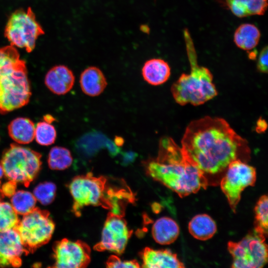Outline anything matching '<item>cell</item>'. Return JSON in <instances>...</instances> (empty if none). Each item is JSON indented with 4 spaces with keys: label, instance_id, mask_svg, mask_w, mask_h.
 Masks as SVG:
<instances>
[{
    "label": "cell",
    "instance_id": "obj_30",
    "mask_svg": "<svg viewBox=\"0 0 268 268\" xmlns=\"http://www.w3.org/2000/svg\"><path fill=\"white\" fill-rule=\"evenodd\" d=\"M108 268H139L140 266L135 260L122 261L118 257L112 255L109 257L106 263Z\"/></svg>",
    "mask_w": 268,
    "mask_h": 268
},
{
    "label": "cell",
    "instance_id": "obj_22",
    "mask_svg": "<svg viewBox=\"0 0 268 268\" xmlns=\"http://www.w3.org/2000/svg\"><path fill=\"white\" fill-rule=\"evenodd\" d=\"M260 37V32L256 26L245 23L240 25L236 30L234 35V41L239 48L249 51L257 46Z\"/></svg>",
    "mask_w": 268,
    "mask_h": 268
},
{
    "label": "cell",
    "instance_id": "obj_34",
    "mask_svg": "<svg viewBox=\"0 0 268 268\" xmlns=\"http://www.w3.org/2000/svg\"><path fill=\"white\" fill-rule=\"evenodd\" d=\"M267 124L264 120L260 118L259 120L258 121L257 124V130H259V132H264L267 128Z\"/></svg>",
    "mask_w": 268,
    "mask_h": 268
},
{
    "label": "cell",
    "instance_id": "obj_12",
    "mask_svg": "<svg viewBox=\"0 0 268 268\" xmlns=\"http://www.w3.org/2000/svg\"><path fill=\"white\" fill-rule=\"evenodd\" d=\"M53 250L56 268H83L90 262V248L82 241L64 239L57 242Z\"/></svg>",
    "mask_w": 268,
    "mask_h": 268
},
{
    "label": "cell",
    "instance_id": "obj_36",
    "mask_svg": "<svg viewBox=\"0 0 268 268\" xmlns=\"http://www.w3.org/2000/svg\"><path fill=\"white\" fill-rule=\"evenodd\" d=\"M3 175H4L3 171L0 164V180L2 178Z\"/></svg>",
    "mask_w": 268,
    "mask_h": 268
},
{
    "label": "cell",
    "instance_id": "obj_26",
    "mask_svg": "<svg viewBox=\"0 0 268 268\" xmlns=\"http://www.w3.org/2000/svg\"><path fill=\"white\" fill-rule=\"evenodd\" d=\"M19 221L11 203L0 200V231L15 229Z\"/></svg>",
    "mask_w": 268,
    "mask_h": 268
},
{
    "label": "cell",
    "instance_id": "obj_35",
    "mask_svg": "<svg viewBox=\"0 0 268 268\" xmlns=\"http://www.w3.org/2000/svg\"><path fill=\"white\" fill-rule=\"evenodd\" d=\"M44 119L45 121L52 123L54 120V118L50 115H46L44 116Z\"/></svg>",
    "mask_w": 268,
    "mask_h": 268
},
{
    "label": "cell",
    "instance_id": "obj_7",
    "mask_svg": "<svg viewBox=\"0 0 268 268\" xmlns=\"http://www.w3.org/2000/svg\"><path fill=\"white\" fill-rule=\"evenodd\" d=\"M44 34L30 7L18 9L10 16L6 24L4 35L11 45L25 48L31 52L38 37Z\"/></svg>",
    "mask_w": 268,
    "mask_h": 268
},
{
    "label": "cell",
    "instance_id": "obj_1",
    "mask_svg": "<svg viewBox=\"0 0 268 268\" xmlns=\"http://www.w3.org/2000/svg\"><path fill=\"white\" fill-rule=\"evenodd\" d=\"M183 152L204 173L223 171L240 152L249 153L247 141L224 119L206 116L192 121L181 140Z\"/></svg>",
    "mask_w": 268,
    "mask_h": 268
},
{
    "label": "cell",
    "instance_id": "obj_14",
    "mask_svg": "<svg viewBox=\"0 0 268 268\" xmlns=\"http://www.w3.org/2000/svg\"><path fill=\"white\" fill-rule=\"evenodd\" d=\"M75 76L72 71L64 65L56 66L47 73L45 83L48 89L57 95H64L72 88Z\"/></svg>",
    "mask_w": 268,
    "mask_h": 268
},
{
    "label": "cell",
    "instance_id": "obj_19",
    "mask_svg": "<svg viewBox=\"0 0 268 268\" xmlns=\"http://www.w3.org/2000/svg\"><path fill=\"white\" fill-rule=\"evenodd\" d=\"M35 126L30 119L18 117L13 119L8 126L10 137L19 144H28L34 139Z\"/></svg>",
    "mask_w": 268,
    "mask_h": 268
},
{
    "label": "cell",
    "instance_id": "obj_28",
    "mask_svg": "<svg viewBox=\"0 0 268 268\" xmlns=\"http://www.w3.org/2000/svg\"><path fill=\"white\" fill-rule=\"evenodd\" d=\"M56 192V186L53 183L45 182L35 188L33 194L36 201L43 205H47L54 201Z\"/></svg>",
    "mask_w": 268,
    "mask_h": 268
},
{
    "label": "cell",
    "instance_id": "obj_38",
    "mask_svg": "<svg viewBox=\"0 0 268 268\" xmlns=\"http://www.w3.org/2000/svg\"><path fill=\"white\" fill-rule=\"evenodd\" d=\"M0 94H1V91H0Z\"/></svg>",
    "mask_w": 268,
    "mask_h": 268
},
{
    "label": "cell",
    "instance_id": "obj_18",
    "mask_svg": "<svg viewBox=\"0 0 268 268\" xmlns=\"http://www.w3.org/2000/svg\"><path fill=\"white\" fill-rule=\"evenodd\" d=\"M179 227L172 218L162 217L153 224L151 233L154 240L161 245H169L173 243L179 234Z\"/></svg>",
    "mask_w": 268,
    "mask_h": 268
},
{
    "label": "cell",
    "instance_id": "obj_2",
    "mask_svg": "<svg viewBox=\"0 0 268 268\" xmlns=\"http://www.w3.org/2000/svg\"><path fill=\"white\" fill-rule=\"evenodd\" d=\"M148 175L183 198L208 185L204 173L170 137L159 142L158 156L145 166Z\"/></svg>",
    "mask_w": 268,
    "mask_h": 268
},
{
    "label": "cell",
    "instance_id": "obj_4",
    "mask_svg": "<svg viewBox=\"0 0 268 268\" xmlns=\"http://www.w3.org/2000/svg\"><path fill=\"white\" fill-rule=\"evenodd\" d=\"M186 51L191 67L190 73H183L172 85L171 91L177 103L198 106L217 95L213 76L205 67L200 66L194 42L188 29L184 30Z\"/></svg>",
    "mask_w": 268,
    "mask_h": 268
},
{
    "label": "cell",
    "instance_id": "obj_11",
    "mask_svg": "<svg viewBox=\"0 0 268 268\" xmlns=\"http://www.w3.org/2000/svg\"><path fill=\"white\" fill-rule=\"evenodd\" d=\"M132 233L123 215L110 211L103 228L101 240L93 248L99 252L109 251L121 255Z\"/></svg>",
    "mask_w": 268,
    "mask_h": 268
},
{
    "label": "cell",
    "instance_id": "obj_8",
    "mask_svg": "<svg viewBox=\"0 0 268 268\" xmlns=\"http://www.w3.org/2000/svg\"><path fill=\"white\" fill-rule=\"evenodd\" d=\"M15 229L29 253L50 240L54 231L55 224L49 212L35 208L23 215Z\"/></svg>",
    "mask_w": 268,
    "mask_h": 268
},
{
    "label": "cell",
    "instance_id": "obj_23",
    "mask_svg": "<svg viewBox=\"0 0 268 268\" xmlns=\"http://www.w3.org/2000/svg\"><path fill=\"white\" fill-rule=\"evenodd\" d=\"M72 161L73 158L70 151L62 146L52 147L48 158L49 167L56 170L67 169L71 165Z\"/></svg>",
    "mask_w": 268,
    "mask_h": 268
},
{
    "label": "cell",
    "instance_id": "obj_21",
    "mask_svg": "<svg viewBox=\"0 0 268 268\" xmlns=\"http://www.w3.org/2000/svg\"><path fill=\"white\" fill-rule=\"evenodd\" d=\"M189 231L196 239L205 241L210 239L217 230L215 222L206 214L194 216L189 223Z\"/></svg>",
    "mask_w": 268,
    "mask_h": 268
},
{
    "label": "cell",
    "instance_id": "obj_17",
    "mask_svg": "<svg viewBox=\"0 0 268 268\" xmlns=\"http://www.w3.org/2000/svg\"><path fill=\"white\" fill-rule=\"evenodd\" d=\"M171 68L168 64L161 59H151L147 61L142 68L144 79L152 85H159L169 78Z\"/></svg>",
    "mask_w": 268,
    "mask_h": 268
},
{
    "label": "cell",
    "instance_id": "obj_13",
    "mask_svg": "<svg viewBox=\"0 0 268 268\" xmlns=\"http://www.w3.org/2000/svg\"><path fill=\"white\" fill-rule=\"evenodd\" d=\"M27 253L16 229L0 231V267H19Z\"/></svg>",
    "mask_w": 268,
    "mask_h": 268
},
{
    "label": "cell",
    "instance_id": "obj_16",
    "mask_svg": "<svg viewBox=\"0 0 268 268\" xmlns=\"http://www.w3.org/2000/svg\"><path fill=\"white\" fill-rule=\"evenodd\" d=\"M79 83L83 93L92 97L100 95L107 85L103 72L98 67L93 66L88 67L82 72Z\"/></svg>",
    "mask_w": 268,
    "mask_h": 268
},
{
    "label": "cell",
    "instance_id": "obj_9",
    "mask_svg": "<svg viewBox=\"0 0 268 268\" xmlns=\"http://www.w3.org/2000/svg\"><path fill=\"white\" fill-rule=\"evenodd\" d=\"M265 237L254 230L238 242L229 241L228 250L233 258L234 268H261L268 262Z\"/></svg>",
    "mask_w": 268,
    "mask_h": 268
},
{
    "label": "cell",
    "instance_id": "obj_37",
    "mask_svg": "<svg viewBox=\"0 0 268 268\" xmlns=\"http://www.w3.org/2000/svg\"><path fill=\"white\" fill-rule=\"evenodd\" d=\"M3 197V196L2 195V193H1V192L0 191V200H1L2 199Z\"/></svg>",
    "mask_w": 268,
    "mask_h": 268
},
{
    "label": "cell",
    "instance_id": "obj_6",
    "mask_svg": "<svg viewBox=\"0 0 268 268\" xmlns=\"http://www.w3.org/2000/svg\"><path fill=\"white\" fill-rule=\"evenodd\" d=\"M41 158L39 152L12 143L3 152L0 164L9 180L27 186L41 169Z\"/></svg>",
    "mask_w": 268,
    "mask_h": 268
},
{
    "label": "cell",
    "instance_id": "obj_15",
    "mask_svg": "<svg viewBox=\"0 0 268 268\" xmlns=\"http://www.w3.org/2000/svg\"><path fill=\"white\" fill-rule=\"evenodd\" d=\"M142 267L150 268H182L184 264L176 254L169 250H154L146 247L140 252Z\"/></svg>",
    "mask_w": 268,
    "mask_h": 268
},
{
    "label": "cell",
    "instance_id": "obj_29",
    "mask_svg": "<svg viewBox=\"0 0 268 268\" xmlns=\"http://www.w3.org/2000/svg\"><path fill=\"white\" fill-rule=\"evenodd\" d=\"M19 59L18 52L13 46L0 48V75Z\"/></svg>",
    "mask_w": 268,
    "mask_h": 268
},
{
    "label": "cell",
    "instance_id": "obj_20",
    "mask_svg": "<svg viewBox=\"0 0 268 268\" xmlns=\"http://www.w3.org/2000/svg\"><path fill=\"white\" fill-rule=\"evenodd\" d=\"M232 13L239 17L263 15L268 6V0H225Z\"/></svg>",
    "mask_w": 268,
    "mask_h": 268
},
{
    "label": "cell",
    "instance_id": "obj_25",
    "mask_svg": "<svg viewBox=\"0 0 268 268\" xmlns=\"http://www.w3.org/2000/svg\"><path fill=\"white\" fill-rule=\"evenodd\" d=\"M268 200L267 195L262 196L255 207V222L254 231L266 238L268 235Z\"/></svg>",
    "mask_w": 268,
    "mask_h": 268
},
{
    "label": "cell",
    "instance_id": "obj_31",
    "mask_svg": "<svg viewBox=\"0 0 268 268\" xmlns=\"http://www.w3.org/2000/svg\"><path fill=\"white\" fill-rule=\"evenodd\" d=\"M268 46H266L263 48L258 58L257 68L262 73H267L268 72Z\"/></svg>",
    "mask_w": 268,
    "mask_h": 268
},
{
    "label": "cell",
    "instance_id": "obj_32",
    "mask_svg": "<svg viewBox=\"0 0 268 268\" xmlns=\"http://www.w3.org/2000/svg\"><path fill=\"white\" fill-rule=\"evenodd\" d=\"M16 183L12 181L9 180L3 184L0 191L2 195L7 197H11L16 191Z\"/></svg>",
    "mask_w": 268,
    "mask_h": 268
},
{
    "label": "cell",
    "instance_id": "obj_10",
    "mask_svg": "<svg viewBox=\"0 0 268 268\" xmlns=\"http://www.w3.org/2000/svg\"><path fill=\"white\" fill-rule=\"evenodd\" d=\"M256 180L255 168L240 159L231 162L220 182L222 191L234 212L240 200L242 191L248 186H253Z\"/></svg>",
    "mask_w": 268,
    "mask_h": 268
},
{
    "label": "cell",
    "instance_id": "obj_24",
    "mask_svg": "<svg viewBox=\"0 0 268 268\" xmlns=\"http://www.w3.org/2000/svg\"><path fill=\"white\" fill-rule=\"evenodd\" d=\"M10 198V203L17 214L24 215L36 208V200L33 194L28 191H16Z\"/></svg>",
    "mask_w": 268,
    "mask_h": 268
},
{
    "label": "cell",
    "instance_id": "obj_3",
    "mask_svg": "<svg viewBox=\"0 0 268 268\" xmlns=\"http://www.w3.org/2000/svg\"><path fill=\"white\" fill-rule=\"evenodd\" d=\"M73 198L72 211L77 216L88 205L100 206L110 211L124 215L125 205L134 201V196L128 187L111 185L106 177H95L91 173L75 177L69 185Z\"/></svg>",
    "mask_w": 268,
    "mask_h": 268
},
{
    "label": "cell",
    "instance_id": "obj_33",
    "mask_svg": "<svg viewBox=\"0 0 268 268\" xmlns=\"http://www.w3.org/2000/svg\"><path fill=\"white\" fill-rule=\"evenodd\" d=\"M135 156V155L133 153H126L123 157V164L126 165L133 162Z\"/></svg>",
    "mask_w": 268,
    "mask_h": 268
},
{
    "label": "cell",
    "instance_id": "obj_5",
    "mask_svg": "<svg viewBox=\"0 0 268 268\" xmlns=\"http://www.w3.org/2000/svg\"><path fill=\"white\" fill-rule=\"evenodd\" d=\"M0 113H7L28 104L31 92L24 61L19 59L0 75Z\"/></svg>",
    "mask_w": 268,
    "mask_h": 268
},
{
    "label": "cell",
    "instance_id": "obj_27",
    "mask_svg": "<svg viewBox=\"0 0 268 268\" xmlns=\"http://www.w3.org/2000/svg\"><path fill=\"white\" fill-rule=\"evenodd\" d=\"M57 137V132L51 123L45 121L38 122L35 128L34 138L36 142L44 146L53 144Z\"/></svg>",
    "mask_w": 268,
    "mask_h": 268
}]
</instances>
